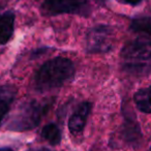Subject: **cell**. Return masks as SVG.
I'll list each match as a JSON object with an SVG mask.
<instances>
[{
    "instance_id": "obj_11",
    "label": "cell",
    "mask_w": 151,
    "mask_h": 151,
    "mask_svg": "<svg viewBox=\"0 0 151 151\" xmlns=\"http://www.w3.org/2000/svg\"><path fill=\"white\" fill-rule=\"evenodd\" d=\"M130 30L136 33H145L151 35V17L134 18L130 23Z\"/></svg>"
},
{
    "instance_id": "obj_10",
    "label": "cell",
    "mask_w": 151,
    "mask_h": 151,
    "mask_svg": "<svg viewBox=\"0 0 151 151\" xmlns=\"http://www.w3.org/2000/svg\"><path fill=\"white\" fill-rule=\"evenodd\" d=\"M42 137L51 145H58L61 141V132L57 124L50 123L44 126L42 130Z\"/></svg>"
},
{
    "instance_id": "obj_4",
    "label": "cell",
    "mask_w": 151,
    "mask_h": 151,
    "mask_svg": "<svg viewBox=\"0 0 151 151\" xmlns=\"http://www.w3.org/2000/svg\"><path fill=\"white\" fill-rule=\"evenodd\" d=\"M115 33L111 26L96 25L86 35V49L89 53H107L113 49Z\"/></svg>"
},
{
    "instance_id": "obj_9",
    "label": "cell",
    "mask_w": 151,
    "mask_h": 151,
    "mask_svg": "<svg viewBox=\"0 0 151 151\" xmlns=\"http://www.w3.org/2000/svg\"><path fill=\"white\" fill-rule=\"evenodd\" d=\"M134 101L141 112L146 114L151 113V85L146 88L138 90L134 95Z\"/></svg>"
},
{
    "instance_id": "obj_15",
    "label": "cell",
    "mask_w": 151,
    "mask_h": 151,
    "mask_svg": "<svg viewBox=\"0 0 151 151\" xmlns=\"http://www.w3.org/2000/svg\"><path fill=\"white\" fill-rule=\"evenodd\" d=\"M0 151H14L11 148H0Z\"/></svg>"
},
{
    "instance_id": "obj_8",
    "label": "cell",
    "mask_w": 151,
    "mask_h": 151,
    "mask_svg": "<svg viewBox=\"0 0 151 151\" xmlns=\"http://www.w3.org/2000/svg\"><path fill=\"white\" fill-rule=\"evenodd\" d=\"M15 30V15L13 12H5L0 15V45L11 40Z\"/></svg>"
},
{
    "instance_id": "obj_2",
    "label": "cell",
    "mask_w": 151,
    "mask_h": 151,
    "mask_svg": "<svg viewBox=\"0 0 151 151\" xmlns=\"http://www.w3.org/2000/svg\"><path fill=\"white\" fill-rule=\"evenodd\" d=\"M122 69L134 77L151 73V40L138 37L127 42L120 53Z\"/></svg>"
},
{
    "instance_id": "obj_3",
    "label": "cell",
    "mask_w": 151,
    "mask_h": 151,
    "mask_svg": "<svg viewBox=\"0 0 151 151\" xmlns=\"http://www.w3.org/2000/svg\"><path fill=\"white\" fill-rule=\"evenodd\" d=\"M52 103L53 101H31L22 105L11 118L7 128L16 132H26L36 127L50 110Z\"/></svg>"
},
{
    "instance_id": "obj_16",
    "label": "cell",
    "mask_w": 151,
    "mask_h": 151,
    "mask_svg": "<svg viewBox=\"0 0 151 151\" xmlns=\"http://www.w3.org/2000/svg\"><path fill=\"white\" fill-rule=\"evenodd\" d=\"M96 2H99V3H103V2H105L106 0H95Z\"/></svg>"
},
{
    "instance_id": "obj_17",
    "label": "cell",
    "mask_w": 151,
    "mask_h": 151,
    "mask_svg": "<svg viewBox=\"0 0 151 151\" xmlns=\"http://www.w3.org/2000/svg\"><path fill=\"white\" fill-rule=\"evenodd\" d=\"M149 151H151V147H150V149H149Z\"/></svg>"
},
{
    "instance_id": "obj_12",
    "label": "cell",
    "mask_w": 151,
    "mask_h": 151,
    "mask_svg": "<svg viewBox=\"0 0 151 151\" xmlns=\"http://www.w3.org/2000/svg\"><path fill=\"white\" fill-rule=\"evenodd\" d=\"M12 104V97L9 96H1L0 97V124L4 119L5 115L7 114Z\"/></svg>"
},
{
    "instance_id": "obj_13",
    "label": "cell",
    "mask_w": 151,
    "mask_h": 151,
    "mask_svg": "<svg viewBox=\"0 0 151 151\" xmlns=\"http://www.w3.org/2000/svg\"><path fill=\"white\" fill-rule=\"evenodd\" d=\"M124 3L126 4H129V5H138L139 3H141L143 0H122Z\"/></svg>"
},
{
    "instance_id": "obj_7",
    "label": "cell",
    "mask_w": 151,
    "mask_h": 151,
    "mask_svg": "<svg viewBox=\"0 0 151 151\" xmlns=\"http://www.w3.org/2000/svg\"><path fill=\"white\" fill-rule=\"evenodd\" d=\"M121 136L122 139L132 146H138L140 144L142 140V134L134 115L132 116L129 114L125 115L121 129Z\"/></svg>"
},
{
    "instance_id": "obj_1",
    "label": "cell",
    "mask_w": 151,
    "mask_h": 151,
    "mask_svg": "<svg viewBox=\"0 0 151 151\" xmlns=\"http://www.w3.org/2000/svg\"><path fill=\"white\" fill-rule=\"evenodd\" d=\"M75 75V66L69 59L56 57L45 62L35 73L34 88L40 92H46L59 88Z\"/></svg>"
},
{
    "instance_id": "obj_5",
    "label": "cell",
    "mask_w": 151,
    "mask_h": 151,
    "mask_svg": "<svg viewBox=\"0 0 151 151\" xmlns=\"http://www.w3.org/2000/svg\"><path fill=\"white\" fill-rule=\"evenodd\" d=\"M88 9V0H45L40 6L42 15L49 17L62 14L85 15Z\"/></svg>"
},
{
    "instance_id": "obj_6",
    "label": "cell",
    "mask_w": 151,
    "mask_h": 151,
    "mask_svg": "<svg viewBox=\"0 0 151 151\" xmlns=\"http://www.w3.org/2000/svg\"><path fill=\"white\" fill-rule=\"evenodd\" d=\"M90 111L91 105L88 101H84L76 108L68 120V128L71 134H80L83 132Z\"/></svg>"
},
{
    "instance_id": "obj_14",
    "label": "cell",
    "mask_w": 151,
    "mask_h": 151,
    "mask_svg": "<svg viewBox=\"0 0 151 151\" xmlns=\"http://www.w3.org/2000/svg\"><path fill=\"white\" fill-rule=\"evenodd\" d=\"M28 151H52V150H49L48 148H34V149H29Z\"/></svg>"
}]
</instances>
